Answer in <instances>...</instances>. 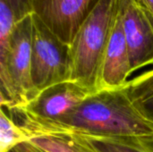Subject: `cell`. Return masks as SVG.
<instances>
[{"label": "cell", "instance_id": "cell-1", "mask_svg": "<svg viewBox=\"0 0 153 152\" xmlns=\"http://www.w3.org/2000/svg\"><path fill=\"white\" fill-rule=\"evenodd\" d=\"M56 134L153 141V124L136 110L122 87L90 94L42 136Z\"/></svg>", "mask_w": 153, "mask_h": 152}, {"label": "cell", "instance_id": "cell-2", "mask_svg": "<svg viewBox=\"0 0 153 152\" xmlns=\"http://www.w3.org/2000/svg\"><path fill=\"white\" fill-rule=\"evenodd\" d=\"M121 0H100L70 45L71 79L91 92L99 90L101 61L115 27Z\"/></svg>", "mask_w": 153, "mask_h": 152}, {"label": "cell", "instance_id": "cell-3", "mask_svg": "<svg viewBox=\"0 0 153 152\" xmlns=\"http://www.w3.org/2000/svg\"><path fill=\"white\" fill-rule=\"evenodd\" d=\"M91 93L80 84L66 81L43 90L23 106L4 108L30 140L42 136L48 129L63 120Z\"/></svg>", "mask_w": 153, "mask_h": 152}, {"label": "cell", "instance_id": "cell-4", "mask_svg": "<svg viewBox=\"0 0 153 152\" xmlns=\"http://www.w3.org/2000/svg\"><path fill=\"white\" fill-rule=\"evenodd\" d=\"M32 14L17 22L9 45L0 54V103L7 108L23 106L35 98L30 78Z\"/></svg>", "mask_w": 153, "mask_h": 152}, {"label": "cell", "instance_id": "cell-5", "mask_svg": "<svg viewBox=\"0 0 153 152\" xmlns=\"http://www.w3.org/2000/svg\"><path fill=\"white\" fill-rule=\"evenodd\" d=\"M32 14L30 78L35 97L43 90L71 79L70 46Z\"/></svg>", "mask_w": 153, "mask_h": 152}, {"label": "cell", "instance_id": "cell-6", "mask_svg": "<svg viewBox=\"0 0 153 152\" xmlns=\"http://www.w3.org/2000/svg\"><path fill=\"white\" fill-rule=\"evenodd\" d=\"M100 0H33L32 13L64 43L71 45Z\"/></svg>", "mask_w": 153, "mask_h": 152}, {"label": "cell", "instance_id": "cell-7", "mask_svg": "<svg viewBox=\"0 0 153 152\" xmlns=\"http://www.w3.org/2000/svg\"><path fill=\"white\" fill-rule=\"evenodd\" d=\"M120 14L132 73L153 65V25L135 0H121Z\"/></svg>", "mask_w": 153, "mask_h": 152}, {"label": "cell", "instance_id": "cell-8", "mask_svg": "<svg viewBox=\"0 0 153 152\" xmlns=\"http://www.w3.org/2000/svg\"><path fill=\"white\" fill-rule=\"evenodd\" d=\"M132 73L119 10L115 27L101 61L98 89L101 90L122 88L127 83V78Z\"/></svg>", "mask_w": 153, "mask_h": 152}, {"label": "cell", "instance_id": "cell-9", "mask_svg": "<svg viewBox=\"0 0 153 152\" xmlns=\"http://www.w3.org/2000/svg\"><path fill=\"white\" fill-rule=\"evenodd\" d=\"M124 90L136 110L153 124V69L127 82Z\"/></svg>", "mask_w": 153, "mask_h": 152}, {"label": "cell", "instance_id": "cell-10", "mask_svg": "<svg viewBox=\"0 0 153 152\" xmlns=\"http://www.w3.org/2000/svg\"><path fill=\"white\" fill-rule=\"evenodd\" d=\"M48 152H97L84 140L75 134H56L30 140Z\"/></svg>", "mask_w": 153, "mask_h": 152}, {"label": "cell", "instance_id": "cell-11", "mask_svg": "<svg viewBox=\"0 0 153 152\" xmlns=\"http://www.w3.org/2000/svg\"><path fill=\"white\" fill-rule=\"evenodd\" d=\"M82 137L97 152H153L152 140Z\"/></svg>", "mask_w": 153, "mask_h": 152}, {"label": "cell", "instance_id": "cell-12", "mask_svg": "<svg viewBox=\"0 0 153 152\" xmlns=\"http://www.w3.org/2000/svg\"><path fill=\"white\" fill-rule=\"evenodd\" d=\"M28 134L17 125L1 107L0 112V152H9L19 144L29 142Z\"/></svg>", "mask_w": 153, "mask_h": 152}, {"label": "cell", "instance_id": "cell-13", "mask_svg": "<svg viewBox=\"0 0 153 152\" xmlns=\"http://www.w3.org/2000/svg\"><path fill=\"white\" fill-rule=\"evenodd\" d=\"M17 22L9 2L0 0V54L6 50Z\"/></svg>", "mask_w": 153, "mask_h": 152}, {"label": "cell", "instance_id": "cell-14", "mask_svg": "<svg viewBox=\"0 0 153 152\" xmlns=\"http://www.w3.org/2000/svg\"><path fill=\"white\" fill-rule=\"evenodd\" d=\"M14 13L17 21H21L25 16L32 13L33 0H7Z\"/></svg>", "mask_w": 153, "mask_h": 152}, {"label": "cell", "instance_id": "cell-15", "mask_svg": "<svg viewBox=\"0 0 153 152\" xmlns=\"http://www.w3.org/2000/svg\"><path fill=\"white\" fill-rule=\"evenodd\" d=\"M9 152H48L45 151L44 149L39 147L38 145L34 144L33 142H31L30 141L29 142H22L21 144H19L18 146H16L15 148H13L12 151Z\"/></svg>", "mask_w": 153, "mask_h": 152}, {"label": "cell", "instance_id": "cell-16", "mask_svg": "<svg viewBox=\"0 0 153 152\" xmlns=\"http://www.w3.org/2000/svg\"><path fill=\"white\" fill-rule=\"evenodd\" d=\"M143 12L147 14L153 25V0H135Z\"/></svg>", "mask_w": 153, "mask_h": 152}]
</instances>
